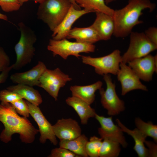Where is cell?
Listing matches in <instances>:
<instances>
[{"label": "cell", "mask_w": 157, "mask_h": 157, "mask_svg": "<svg viewBox=\"0 0 157 157\" xmlns=\"http://www.w3.org/2000/svg\"><path fill=\"white\" fill-rule=\"evenodd\" d=\"M72 3L74 7L77 10H81L80 6L77 3L75 0H69Z\"/></svg>", "instance_id": "37"}, {"label": "cell", "mask_w": 157, "mask_h": 157, "mask_svg": "<svg viewBox=\"0 0 157 157\" xmlns=\"http://www.w3.org/2000/svg\"><path fill=\"white\" fill-rule=\"evenodd\" d=\"M22 99L21 96L18 93L7 89L0 91V101L2 104H11Z\"/></svg>", "instance_id": "28"}, {"label": "cell", "mask_w": 157, "mask_h": 157, "mask_svg": "<svg viewBox=\"0 0 157 157\" xmlns=\"http://www.w3.org/2000/svg\"><path fill=\"white\" fill-rule=\"evenodd\" d=\"M10 58L3 48L0 46V72H2L10 66Z\"/></svg>", "instance_id": "32"}, {"label": "cell", "mask_w": 157, "mask_h": 157, "mask_svg": "<svg viewBox=\"0 0 157 157\" xmlns=\"http://www.w3.org/2000/svg\"><path fill=\"white\" fill-rule=\"evenodd\" d=\"M6 89L14 92L20 95L22 99H26L31 104L39 106L42 102V99L38 91L33 87L17 84L8 86Z\"/></svg>", "instance_id": "22"}, {"label": "cell", "mask_w": 157, "mask_h": 157, "mask_svg": "<svg viewBox=\"0 0 157 157\" xmlns=\"http://www.w3.org/2000/svg\"><path fill=\"white\" fill-rule=\"evenodd\" d=\"M148 38L153 43L157 45V28L153 26L149 27L144 33Z\"/></svg>", "instance_id": "33"}, {"label": "cell", "mask_w": 157, "mask_h": 157, "mask_svg": "<svg viewBox=\"0 0 157 157\" xmlns=\"http://www.w3.org/2000/svg\"><path fill=\"white\" fill-rule=\"evenodd\" d=\"M89 13L84 9H76L72 5L62 22L53 32L52 39L58 40L66 38L75 22L83 15Z\"/></svg>", "instance_id": "16"}, {"label": "cell", "mask_w": 157, "mask_h": 157, "mask_svg": "<svg viewBox=\"0 0 157 157\" xmlns=\"http://www.w3.org/2000/svg\"><path fill=\"white\" fill-rule=\"evenodd\" d=\"M103 139L95 136L91 137L86 143L85 151L90 157H98Z\"/></svg>", "instance_id": "27"}, {"label": "cell", "mask_w": 157, "mask_h": 157, "mask_svg": "<svg viewBox=\"0 0 157 157\" xmlns=\"http://www.w3.org/2000/svg\"><path fill=\"white\" fill-rule=\"evenodd\" d=\"M67 105L72 107L79 116L81 124L85 125L89 119L94 117L96 113L94 109L90 104L78 98L72 96L67 97L65 100Z\"/></svg>", "instance_id": "18"}, {"label": "cell", "mask_w": 157, "mask_h": 157, "mask_svg": "<svg viewBox=\"0 0 157 157\" xmlns=\"http://www.w3.org/2000/svg\"><path fill=\"white\" fill-rule=\"evenodd\" d=\"M129 48L122 56V63L126 64L135 59L145 56L155 50L157 45L151 42L144 33L132 31Z\"/></svg>", "instance_id": "6"}, {"label": "cell", "mask_w": 157, "mask_h": 157, "mask_svg": "<svg viewBox=\"0 0 157 157\" xmlns=\"http://www.w3.org/2000/svg\"><path fill=\"white\" fill-rule=\"evenodd\" d=\"M21 33L20 38L14 47L16 55V61L13 65V69L18 70L31 61L35 55L34 44L37 36L34 31L23 22L18 24Z\"/></svg>", "instance_id": "3"}, {"label": "cell", "mask_w": 157, "mask_h": 157, "mask_svg": "<svg viewBox=\"0 0 157 157\" xmlns=\"http://www.w3.org/2000/svg\"><path fill=\"white\" fill-rule=\"evenodd\" d=\"M49 157H78L74 153L66 149L59 147L53 149Z\"/></svg>", "instance_id": "31"}, {"label": "cell", "mask_w": 157, "mask_h": 157, "mask_svg": "<svg viewBox=\"0 0 157 157\" xmlns=\"http://www.w3.org/2000/svg\"><path fill=\"white\" fill-rule=\"evenodd\" d=\"M135 122L137 128L147 137L149 136L152 138L157 143V125L154 124L151 122H146L138 117L135 119Z\"/></svg>", "instance_id": "26"}, {"label": "cell", "mask_w": 157, "mask_h": 157, "mask_svg": "<svg viewBox=\"0 0 157 157\" xmlns=\"http://www.w3.org/2000/svg\"><path fill=\"white\" fill-rule=\"evenodd\" d=\"M102 139L99 157H118L121 151L120 143L110 138H104Z\"/></svg>", "instance_id": "25"}, {"label": "cell", "mask_w": 157, "mask_h": 157, "mask_svg": "<svg viewBox=\"0 0 157 157\" xmlns=\"http://www.w3.org/2000/svg\"><path fill=\"white\" fill-rule=\"evenodd\" d=\"M156 5L149 0H129L123 8L114 10L113 16L115 28L113 35L117 38H124L129 35L133 28L143 22L139 20L142 11L148 9L150 12Z\"/></svg>", "instance_id": "2"}, {"label": "cell", "mask_w": 157, "mask_h": 157, "mask_svg": "<svg viewBox=\"0 0 157 157\" xmlns=\"http://www.w3.org/2000/svg\"><path fill=\"white\" fill-rule=\"evenodd\" d=\"M102 85L101 81H98L88 85L72 86L70 89L72 96L78 98L91 105L95 99L96 92L102 87Z\"/></svg>", "instance_id": "20"}, {"label": "cell", "mask_w": 157, "mask_h": 157, "mask_svg": "<svg viewBox=\"0 0 157 157\" xmlns=\"http://www.w3.org/2000/svg\"><path fill=\"white\" fill-rule=\"evenodd\" d=\"M117 125L122 131L131 135L135 142L133 149L137 153L139 157H148L147 148L144 146V142L147 137L137 128L133 130L130 129L124 125L118 119H116Z\"/></svg>", "instance_id": "19"}, {"label": "cell", "mask_w": 157, "mask_h": 157, "mask_svg": "<svg viewBox=\"0 0 157 157\" xmlns=\"http://www.w3.org/2000/svg\"><path fill=\"white\" fill-rule=\"evenodd\" d=\"M0 121L4 127L0 134V139L4 143L8 142L13 134L18 133L22 142L31 143L39 132L27 117L19 116L10 103H0Z\"/></svg>", "instance_id": "1"}, {"label": "cell", "mask_w": 157, "mask_h": 157, "mask_svg": "<svg viewBox=\"0 0 157 157\" xmlns=\"http://www.w3.org/2000/svg\"><path fill=\"white\" fill-rule=\"evenodd\" d=\"M116 75L121 84V94L122 96L135 90L145 91L148 90L147 87L141 83L138 76L126 64L120 63L119 69Z\"/></svg>", "instance_id": "12"}, {"label": "cell", "mask_w": 157, "mask_h": 157, "mask_svg": "<svg viewBox=\"0 0 157 157\" xmlns=\"http://www.w3.org/2000/svg\"><path fill=\"white\" fill-rule=\"evenodd\" d=\"M47 49L54 56L58 55L66 60L70 56L78 58L81 56V53L93 52L95 50V46L93 44L71 42L67 38L58 40L51 39Z\"/></svg>", "instance_id": "5"}, {"label": "cell", "mask_w": 157, "mask_h": 157, "mask_svg": "<svg viewBox=\"0 0 157 157\" xmlns=\"http://www.w3.org/2000/svg\"><path fill=\"white\" fill-rule=\"evenodd\" d=\"M81 59L83 63L93 67L95 72L101 75L109 74L116 75L122 62V56L118 49L103 56L92 57L83 56Z\"/></svg>", "instance_id": "7"}, {"label": "cell", "mask_w": 157, "mask_h": 157, "mask_svg": "<svg viewBox=\"0 0 157 157\" xmlns=\"http://www.w3.org/2000/svg\"><path fill=\"white\" fill-rule=\"evenodd\" d=\"M88 140L84 134H81L76 138L69 140H60L59 147L69 150L78 157H88L85 151V146Z\"/></svg>", "instance_id": "23"}, {"label": "cell", "mask_w": 157, "mask_h": 157, "mask_svg": "<svg viewBox=\"0 0 157 157\" xmlns=\"http://www.w3.org/2000/svg\"><path fill=\"white\" fill-rule=\"evenodd\" d=\"M76 2L90 13L101 12L113 16L114 10L107 6L105 0H78Z\"/></svg>", "instance_id": "24"}, {"label": "cell", "mask_w": 157, "mask_h": 157, "mask_svg": "<svg viewBox=\"0 0 157 157\" xmlns=\"http://www.w3.org/2000/svg\"><path fill=\"white\" fill-rule=\"evenodd\" d=\"M94 117L101 125L98 129V133L101 138L102 139L108 138L116 140L124 148L127 146V143L123 132L117 125L114 123L112 117H106L96 113Z\"/></svg>", "instance_id": "13"}, {"label": "cell", "mask_w": 157, "mask_h": 157, "mask_svg": "<svg viewBox=\"0 0 157 157\" xmlns=\"http://www.w3.org/2000/svg\"><path fill=\"white\" fill-rule=\"evenodd\" d=\"M104 76L106 88L102 87L99 90L101 96V102L103 107L107 110L108 115H115L119 114L125 109L124 101L118 96L115 90V85L113 83L110 75Z\"/></svg>", "instance_id": "8"}, {"label": "cell", "mask_w": 157, "mask_h": 157, "mask_svg": "<svg viewBox=\"0 0 157 157\" xmlns=\"http://www.w3.org/2000/svg\"><path fill=\"white\" fill-rule=\"evenodd\" d=\"M66 38L73 39L77 42L91 44L101 40L98 34L91 25L86 27H75L72 28Z\"/></svg>", "instance_id": "21"}, {"label": "cell", "mask_w": 157, "mask_h": 157, "mask_svg": "<svg viewBox=\"0 0 157 157\" xmlns=\"http://www.w3.org/2000/svg\"><path fill=\"white\" fill-rule=\"evenodd\" d=\"M95 13L96 18L91 26L98 34L101 40L110 39L114 31L113 17L103 13Z\"/></svg>", "instance_id": "17"}, {"label": "cell", "mask_w": 157, "mask_h": 157, "mask_svg": "<svg viewBox=\"0 0 157 157\" xmlns=\"http://www.w3.org/2000/svg\"><path fill=\"white\" fill-rule=\"evenodd\" d=\"M26 102L30 115L36 122L38 126V130L40 133L39 139L40 142L44 144L48 140L53 145H56L58 142L54 133L52 125L45 117L38 106L27 101Z\"/></svg>", "instance_id": "10"}, {"label": "cell", "mask_w": 157, "mask_h": 157, "mask_svg": "<svg viewBox=\"0 0 157 157\" xmlns=\"http://www.w3.org/2000/svg\"><path fill=\"white\" fill-rule=\"evenodd\" d=\"M76 1H77L78 0H75Z\"/></svg>", "instance_id": "40"}, {"label": "cell", "mask_w": 157, "mask_h": 157, "mask_svg": "<svg viewBox=\"0 0 157 157\" xmlns=\"http://www.w3.org/2000/svg\"><path fill=\"white\" fill-rule=\"evenodd\" d=\"M11 104L17 113L26 117H29L30 113L28 106L26 101L24 99L18 100Z\"/></svg>", "instance_id": "29"}, {"label": "cell", "mask_w": 157, "mask_h": 157, "mask_svg": "<svg viewBox=\"0 0 157 157\" xmlns=\"http://www.w3.org/2000/svg\"><path fill=\"white\" fill-rule=\"evenodd\" d=\"M52 126L55 136L60 140L74 139L81 134L80 125L76 121L72 118L59 119Z\"/></svg>", "instance_id": "14"}, {"label": "cell", "mask_w": 157, "mask_h": 157, "mask_svg": "<svg viewBox=\"0 0 157 157\" xmlns=\"http://www.w3.org/2000/svg\"><path fill=\"white\" fill-rule=\"evenodd\" d=\"M13 69V65H10L0 74V84L4 83L6 80L10 71Z\"/></svg>", "instance_id": "35"}, {"label": "cell", "mask_w": 157, "mask_h": 157, "mask_svg": "<svg viewBox=\"0 0 157 157\" xmlns=\"http://www.w3.org/2000/svg\"><path fill=\"white\" fill-rule=\"evenodd\" d=\"M30 0H18L21 6H22L25 2L28 1ZM35 2L39 3V4L42 3L45 0H33Z\"/></svg>", "instance_id": "36"}, {"label": "cell", "mask_w": 157, "mask_h": 157, "mask_svg": "<svg viewBox=\"0 0 157 157\" xmlns=\"http://www.w3.org/2000/svg\"><path fill=\"white\" fill-rule=\"evenodd\" d=\"M72 5L69 0H45L40 4L37 13V17L46 23L53 32Z\"/></svg>", "instance_id": "4"}, {"label": "cell", "mask_w": 157, "mask_h": 157, "mask_svg": "<svg viewBox=\"0 0 157 157\" xmlns=\"http://www.w3.org/2000/svg\"><path fill=\"white\" fill-rule=\"evenodd\" d=\"M127 63L140 79L149 82L152 80L154 73L157 72V56L149 54Z\"/></svg>", "instance_id": "11"}, {"label": "cell", "mask_w": 157, "mask_h": 157, "mask_svg": "<svg viewBox=\"0 0 157 157\" xmlns=\"http://www.w3.org/2000/svg\"><path fill=\"white\" fill-rule=\"evenodd\" d=\"M116 0H105V2L106 4H107Z\"/></svg>", "instance_id": "39"}, {"label": "cell", "mask_w": 157, "mask_h": 157, "mask_svg": "<svg viewBox=\"0 0 157 157\" xmlns=\"http://www.w3.org/2000/svg\"><path fill=\"white\" fill-rule=\"evenodd\" d=\"M144 144L148 147V157H157V144L152 142L146 141V140L144 142Z\"/></svg>", "instance_id": "34"}, {"label": "cell", "mask_w": 157, "mask_h": 157, "mask_svg": "<svg viewBox=\"0 0 157 157\" xmlns=\"http://www.w3.org/2000/svg\"><path fill=\"white\" fill-rule=\"evenodd\" d=\"M0 19L5 21L8 20V17L6 15L2 14L1 13H0Z\"/></svg>", "instance_id": "38"}, {"label": "cell", "mask_w": 157, "mask_h": 157, "mask_svg": "<svg viewBox=\"0 0 157 157\" xmlns=\"http://www.w3.org/2000/svg\"><path fill=\"white\" fill-rule=\"evenodd\" d=\"M47 69L44 63L39 61L36 65L28 71L12 74L10 79L16 84L39 86V79Z\"/></svg>", "instance_id": "15"}, {"label": "cell", "mask_w": 157, "mask_h": 157, "mask_svg": "<svg viewBox=\"0 0 157 157\" xmlns=\"http://www.w3.org/2000/svg\"><path fill=\"white\" fill-rule=\"evenodd\" d=\"M0 6L4 11L10 12L18 10L21 6L18 0H0Z\"/></svg>", "instance_id": "30"}, {"label": "cell", "mask_w": 157, "mask_h": 157, "mask_svg": "<svg viewBox=\"0 0 157 157\" xmlns=\"http://www.w3.org/2000/svg\"><path fill=\"white\" fill-rule=\"evenodd\" d=\"M72 80L68 75L64 73L59 68L53 70L47 68L39 79L38 87L43 89L57 101L60 89Z\"/></svg>", "instance_id": "9"}]
</instances>
